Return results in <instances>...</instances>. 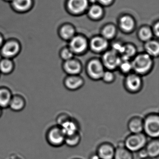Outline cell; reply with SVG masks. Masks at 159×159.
<instances>
[{"instance_id":"836d02e7","label":"cell","mask_w":159,"mask_h":159,"mask_svg":"<svg viewBox=\"0 0 159 159\" xmlns=\"http://www.w3.org/2000/svg\"><path fill=\"white\" fill-rule=\"evenodd\" d=\"M62 58L66 61L72 59L73 53L72 51L68 49H65L62 53Z\"/></svg>"},{"instance_id":"3957f363","label":"cell","mask_w":159,"mask_h":159,"mask_svg":"<svg viewBox=\"0 0 159 159\" xmlns=\"http://www.w3.org/2000/svg\"><path fill=\"white\" fill-rule=\"evenodd\" d=\"M148 137L143 133L131 134L124 141L125 147L131 152H136L145 148L148 142Z\"/></svg>"},{"instance_id":"5bb4252c","label":"cell","mask_w":159,"mask_h":159,"mask_svg":"<svg viewBox=\"0 0 159 159\" xmlns=\"http://www.w3.org/2000/svg\"><path fill=\"white\" fill-rule=\"evenodd\" d=\"M145 148L148 157L153 159L157 158L159 155V139H151L148 141Z\"/></svg>"},{"instance_id":"b9f144b4","label":"cell","mask_w":159,"mask_h":159,"mask_svg":"<svg viewBox=\"0 0 159 159\" xmlns=\"http://www.w3.org/2000/svg\"><path fill=\"white\" fill-rule=\"evenodd\" d=\"M2 39L1 37H0V45L2 43Z\"/></svg>"},{"instance_id":"8992f818","label":"cell","mask_w":159,"mask_h":159,"mask_svg":"<svg viewBox=\"0 0 159 159\" xmlns=\"http://www.w3.org/2000/svg\"><path fill=\"white\" fill-rule=\"evenodd\" d=\"M105 70V67L102 62L97 59L90 61L86 68L87 76L93 81L100 80Z\"/></svg>"},{"instance_id":"4316f807","label":"cell","mask_w":159,"mask_h":159,"mask_svg":"<svg viewBox=\"0 0 159 159\" xmlns=\"http://www.w3.org/2000/svg\"><path fill=\"white\" fill-rule=\"evenodd\" d=\"M135 53L134 48L132 45L124 46V50L122 53V57L121 58L122 61H128L129 58Z\"/></svg>"},{"instance_id":"ab89813d","label":"cell","mask_w":159,"mask_h":159,"mask_svg":"<svg viewBox=\"0 0 159 159\" xmlns=\"http://www.w3.org/2000/svg\"><path fill=\"white\" fill-rule=\"evenodd\" d=\"M2 109L1 107H0V118L1 117L2 114Z\"/></svg>"},{"instance_id":"f1b7e54d","label":"cell","mask_w":159,"mask_h":159,"mask_svg":"<svg viewBox=\"0 0 159 159\" xmlns=\"http://www.w3.org/2000/svg\"><path fill=\"white\" fill-rule=\"evenodd\" d=\"M103 11L101 7L98 5H94L91 7L89 10V14L92 18L98 19L101 17Z\"/></svg>"},{"instance_id":"5b68a950","label":"cell","mask_w":159,"mask_h":159,"mask_svg":"<svg viewBox=\"0 0 159 159\" xmlns=\"http://www.w3.org/2000/svg\"><path fill=\"white\" fill-rule=\"evenodd\" d=\"M46 139L50 146L54 148H59L65 144L66 135L60 126L54 125L47 130Z\"/></svg>"},{"instance_id":"9a60e30c","label":"cell","mask_w":159,"mask_h":159,"mask_svg":"<svg viewBox=\"0 0 159 159\" xmlns=\"http://www.w3.org/2000/svg\"><path fill=\"white\" fill-rule=\"evenodd\" d=\"M13 95L11 91L8 87H0V107L2 109L8 108Z\"/></svg>"},{"instance_id":"d6986e66","label":"cell","mask_w":159,"mask_h":159,"mask_svg":"<svg viewBox=\"0 0 159 159\" xmlns=\"http://www.w3.org/2000/svg\"><path fill=\"white\" fill-rule=\"evenodd\" d=\"M19 46L16 42H11L6 43L2 48V54L6 57H11L17 53Z\"/></svg>"},{"instance_id":"603a6c76","label":"cell","mask_w":159,"mask_h":159,"mask_svg":"<svg viewBox=\"0 0 159 159\" xmlns=\"http://www.w3.org/2000/svg\"><path fill=\"white\" fill-rule=\"evenodd\" d=\"M146 49L149 55L157 56L159 54V43L155 41H150L146 45Z\"/></svg>"},{"instance_id":"8fae6325","label":"cell","mask_w":159,"mask_h":159,"mask_svg":"<svg viewBox=\"0 0 159 159\" xmlns=\"http://www.w3.org/2000/svg\"><path fill=\"white\" fill-rule=\"evenodd\" d=\"M26 101L24 97L20 94L13 95L9 107L14 112H20L25 108Z\"/></svg>"},{"instance_id":"f35d334b","label":"cell","mask_w":159,"mask_h":159,"mask_svg":"<svg viewBox=\"0 0 159 159\" xmlns=\"http://www.w3.org/2000/svg\"><path fill=\"white\" fill-rule=\"evenodd\" d=\"M159 23H157L156 25H155V26H154V30L155 33H156V35H157V36H159Z\"/></svg>"},{"instance_id":"d590c367","label":"cell","mask_w":159,"mask_h":159,"mask_svg":"<svg viewBox=\"0 0 159 159\" xmlns=\"http://www.w3.org/2000/svg\"><path fill=\"white\" fill-rule=\"evenodd\" d=\"M137 152L138 157L140 158V159H145V158L148 157L145 148H143L142 149L139 151Z\"/></svg>"},{"instance_id":"4fadbf2b","label":"cell","mask_w":159,"mask_h":159,"mask_svg":"<svg viewBox=\"0 0 159 159\" xmlns=\"http://www.w3.org/2000/svg\"><path fill=\"white\" fill-rule=\"evenodd\" d=\"M127 128L131 134L143 133V119L138 116L132 117L127 123Z\"/></svg>"},{"instance_id":"ffe728a7","label":"cell","mask_w":159,"mask_h":159,"mask_svg":"<svg viewBox=\"0 0 159 159\" xmlns=\"http://www.w3.org/2000/svg\"><path fill=\"white\" fill-rule=\"evenodd\" d=\"M91 47L96 52H101L106 49L107 46V42L105 39L97 37L92 40Z\"/></svg>"},{"instance_id":"74e56055","label":"cell","mask_w":159,"mask_h":159,"mask_svg":"<svg viewBox=\"0 0 159 159\" xmlns=\"http://www.w3.org/2000/svg\"><path fill=\"white\" fill-rule=\"evenodd\" d=\"M98 1L104 5H107L111 2L112 0H98Z\"/></svg>"},{"instance_id":"cb8c5ba5","label":"cell","mask_w":159,"mask_h":159,"mask_svg":"<svg viewBox=\"0 0 159 159\" xmlns=\"http://www.w3.org/2000/svg\"><path fill=\"white\" fill-rule=\"evenodd\" d=\"M121 27L125 31H130L133 29L134 27V22L131 17L128 16H123L120 19Z\"/></svg>"},{"instance_id":"e0dca14e","label":"cell","mask_w":159,"mask_h":159,"mask_svg":"<svg viewBox=\"0 0 159 159\" xmlns=\"http://www.w3.org/2000/svg\"><path fill=\"white\" fill-rule=\"evenodd\" d=\"M88 5L87 0H70L68 7L70 10L75 13L84 11Z\"/></svg>"},{"instance_id":"8d00e7d4","label":"cell","mask_w":159,"mask_h":159,"mask_svg":"<svg viewBox=\"0 0 159 159\" xmlns=\"http://www.w3.org/2000/svg\"><path fill=\"white\" fill-rule=\"evenodd\" d=\"M89 159H100L96 152H93L89 156Z\"/></svg>"},{"instance_id":"ac0fdd59","label":"cell","mask_w":159,"mask_h":159,"mask_svg":"<svg viewBox=\"0 0 159 159\" xmlns=\"http://www.w3.org/2000/svg\"><path fill=\"white\" fill-rule=\"evenodd\" d=\"M113 159H134L133 153L125 147H117Z\"/></svg>"},{"instance_id":"52a82bcc","label":"cell","mask_w":159,"mask_h":159,"mask_svg":"<svg viewBox=\"0 0 159 159\" xmlns=\"http://www.w3.org/2000/svg\"><path fill=\"white\" fill-rule=\"evenodd\" d=\"M85 83L84 78L79 75H67L64 79L63 84L67 90L76 91L81 89Z\"/></svg>"},{"instance_id":"ba28073f","label":"cell","mask_w":159,"mask_h":159,"mask_svg":"<svg viewBox=\"0 0 159 159\" xmlns=\"http://www.w3.org/2000/svg\"><path fill=\"white\" fill-rule=\"evenodd\" d=\"M121 59L114 51L106 53L103 57L102 64L107 70L113 71L119 67Z\"/></svg>"},{"instance_id":"60d3db41","label":"cell","mask_w":159,"mask_h":159,"mask_svg":"<svg viewBox=\"0 0 159 159\" xmlns=\"http://www.w3.org/2000/svg\"><path fill=\"white\" fill-rule=\"evenodd\" d=\"M11 159H21L20 158H18L17 157H13V158H11Z\"/></svg>"},{"instance_id":"277c9868","label":"cell","mask_w":159,"mask_h":159,"mask_svg":"<svg viewBox=\"0 0 159 159\" xmlns=\"http://www.w3.org/2000/svg\"><path fill=\"white\" fill-rule=\"evenodd\" d=\"M123 85L125 91L129 93L137 94L143 88V79L140 75L134 72H131L125 75Z\"/></svg>"},{"instance_id":"7c38bea8","label":"cell","mask_w":159,"mask_h":159,"mask_svg":"<svg viewBox=\"0 0 159 159\" xmlns=\"http://www.w3.org/2000/svg\"><path fill=\"white\" fill-rule=\"evenodd\" d=\"M66 136L80 132V126L77 120L71 118L60 126Z\"/></svg>"},{"instance_id":"83f0119b","label":"cell","mask_w":159,"mask_h":159,"mask_svg":"<svg viewBox=\"0 0 159 159\" xmlns=\"http://www.w3.org/2000/svg\"><path fill=\"white\" fill-rule=\"evenodd\" d=\"M118 68L120 69V72L125 75L131 73V71L133 70L132 63H130L128 61L121 60Z\"/></svg>"},{"instance_id":"7bdbcfd3","label":"cell","mask_w":159,"mask_h":159,"mask_svg":"<svg viewBox=\"0 0 159 159\" xmlns=\"http://www.w3.org/2000/svg\"><path fill=\"white\" fill-rule=\"evenodd\" d=\"M152 159V158H149V157H148V158H145V159Z\"/></svg>"},{"instance_id":"484cf974","label":"cell","mask_w":159,"mask_h":159,"mask_svg":"<svg viewBox=\"0 0 159 159\" xmlns=\"http://www.w3.org/2000/svg\"><path fill=\"white\" fill-rule=\"evenodd\" d=\"M116 80V76L113 71L110 70H105L101 80L107 84H111L114 82Z\"/></svg>"},{"instance_id":"f546056e","label":"cell","mask_w":159,"mask_h":159,"mask_svg":"<svg viewBox=\"0 0 159 159\" xmlns=\"http://www.w3.org/2000/svg\"><path fill=\"white\" fill-rule=\"evenodd\" d=\"M61 35L65 39H69L73 36L74 30L70 26H65L62 28L61 31Z\"/></svg>"},{"instance_id":"d6a6232c","label":"cell","mask_w":159,"mask_h":159,"mask_svg":"<svg viewBox=\"0 0 159 159\" xmlns=\"http://www.w3.org/2000/svg\"><path fill=\"white\" fill-rule=\"evenodd\" d=\"M71 117L68 114L66 113H61L58 115L56 119L57 125L60 126L67 121L69 120Z\"/></svg>"},{"instance_id":"9c48e42d","label":"cell","mask_w":159,"mask_h":159,"mask_svg":"<svg viewBox=\"0 0 159 159\" xmlns=\"http://www.w3.org/2000/svg\"><path fill=\"white\" fill-rule=\"evenodd\" d=\"M116 148L111 143L103 142L97 148V154L100 159H113Z\"/></svg>"},{"instance_id":"30bf717a","label":"cell","mask_w":159,"mask_h":159,"mask_svg":"<svg viewBox=\"0 0 159 159\" xmlns=\"http://www.w3.org/2000/svg\"><path fill=\"white\" fill-rule=\"evenodd\" d=\"M63 70L67 75H79L82 72V66L79 61L71 59L64 63Z\"/></svg>"},{"instance_id":"e575fe53","label":"cell","mask_w":159,"mask_h":159,"mask_svg":"<svg viewBox=\"0 0 159 159\" xmlns=\"http://www.w3.org/2000/svg\"><path fill=\"white\" fill-rule=\"evenodd\" d=\"M113 49H114V52H118L122 53L123 52L124 50V46H123L122 44L120 43H115L113 46ZM117 53V52H116Z\"/></svg>"},{"instance_id":"1f68e13d","label":"cell","mask_w":159,"mask_h":159,"mask_svg":"<svg viewBox=\"0 0 159 159\" xmlns=\"http://www.w3.org/2000/svg\"><path fill=\"white\" fill-rule=\"evenodd\" d=\"M139 34L141 39L144 41L149 40L152 36L151 31L148 28H142L139 31Z\"/></svg>"},{"instance_id":"4dcf8cb0","label":"cell","mask_w":159,"mask_h":159,"mask_svg":"<svg viewBox=\"0 0 159 159\" xmlns=\"http://www.w3.org/2000/svg\"><path fill=\"white\" fill-rule=\"evenodd\" d=\"M115 34V28L112 25L106 27L103 30V35L106 39H110Z\"/></svg>"},{"instance_id":"7a4b0ae2","label":"cell","mask_w":159,"mask_h":159,"mask_svg":"<svg viewBox=\"0 0 159 159\" xmlns=\"http://www.w3.org/2000/svg\"><path fill=\"white\" fill-rule=\"evenodd\" d=\"M133 71L142 77L148 75L152 67V60L148 54L138 56L132 63Z\"/></svg>"},{"instance_id":"2e32d148","label":"cell","mask_w":159,"mask_h":159,"mask_svg":"<svg viewBox=\"0 0 159 159\" xmlns=\"http://www.w3.org/2000/svg\"><path fill=\"white\" fill-rule=\"evenodd\" d=\"M87 47L86 40L81 37H76L71 40L70 47L72 52L81 53L84 52Z\"/></svg>"},{"instance_id":"d4e9b609","label":"cell","mask_w":159,"mask_h":159,"mask_svg":"<svg viewBox=\"0 0 159 159\" xmlns=\"http://www.w3.org/2000/svg\"><path fill=\"white\" fill-rule=\"evenodd\" d=\"M31 4V0H14L13 5L16 10L25 11L27 10Z\"/></svg>"},{"instance_id":"ee69618b","label":"cell","mask_w":159,"mask_h":159,"mask_svg":"<svg viewBox=\"0 0 159 159\" xmlns=\"http://www.w3.org/2000/svg\"><path fill=\"white\" fill-rule=\"evenodd\" d=\"M79 159V158H75V159Z\"/></svg>"},{"instance_id":"6da1fadb","label":"cell","mask_w":159,"mask_h":159,"mask_svg":"<svg viewBox=\"0 0 159 159\" xmlns=\"http://www.w3.org/2000/svg\"><path fill=\"white\" fill-rule=\"evenodd\" d=\"M143 133L151 139H158L159 136V116L158 113L151 112L143 119Z\"/></svg>"},{"instance_id":"7402d4cb","label":"cell","mask_w":159,"mask_h":159,"mask_svg":"<svg viewBox=\"0 0 159 159\" xmlns=\"http://www.w3.org/2000/svg\"><path fill=\"white\" fill-rule=\"evenodd\" d=\"M13 63L9 59H4L0 62V73L10 75L13 71Z\"/></svg>"},{"instance_id":"44dd1931","label":"cell","mask_w":159,"mask_h":159,"mask_svg":"<svg viewBox=\"0 0 159 159\" xmlns=\"http://www.w3.org/2000/svg\"><path fill=\"white\" fill-rule=\"evenodd\" d=\"M81 140V135L80 132H79L74 134L66 136L65 144L70 148H75L80 144Z\"/></svg>"}]
</instances>
